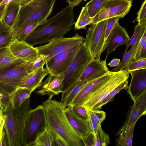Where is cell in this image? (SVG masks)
I'll list each match as a JSON object with an SVG mask.
<instances>
[{"label": "cell", "mask_w": 146, "mask_h": 146, "mask_svg": "<svg viewBox=\"0 0 146 146\" xmlns=\"http://www.w3.org/2000/svg\"><path fill=\"white\" fill-rule=\"evenodd\" d=\"M73 8L69 5L54 16L39 23L25 41L33 46L63 37L71 31L75 23Z\"/></svg>", "instance_id": "cell-1"}, {"label": "cell", "mask_w": 146, "mask_h": 146, "mask_svg": "<svg viewBox=\"0 0 146 146\" xmlns=\"http://www.w3.org/2000/svg\"><path fill=\"white\" fill-rule=\"evenodd\" d=\"M42 105L47 125L56 130L70 146H84L80 137L69 122L64 112L66 107L62 102L49 97Z\"/></svg>", "instance_id": "cell-2"}, {"label": "cell", "mask_w": 146, "mask_h": 146, "mask_svg": "<svg viewBox=\"0 0 146 146\" xmlns=\"http://www.w3.org/2000/svg\"><path fill=\"white\" fill-rule=\"evenodd\" d=\"M32 109L30 97L15 108L9 103L4 112L6 120L4 128L7 136L8 145L24 146L23 134L27 119Z\"/></svg>", "instance_id": "cell-3"}, {"label": "cell", "mask_w": 146, "mask_h": 146, "mask_svg": "<svg viewBox=\"0 0 146 146\" xmlns=\"http://www.w3.org/2000/svg\"><path fill=\"white\" fill-rule=\"evenodd\" d=\"M56 0H33L21 8L12 27L15 37L18 32L29 24L35 21L40 23L46 20Z\"/></svg>", "instance_id": "cell-4"}, {"label": "cell", "mask_w": 146, "mask_h": 146, "mask_svg": "<svg viewBox=\"0 0 146 146\" xmlns=\"http://www.w3.org/2000/svg\"><path fill=\"white\" fill-rule=\"evenodd\" d=\"M33 63L22 62L0 74V90L10 96L34 73Z\"/></svg>", "instance_id": "cell-5"}, {"label": "cell", "mask_w": 146, "mask_h": 146, "mask_svg": "<svg viewBox=\"0 0 146 146\" xmlns=\"http://www.w3.org/2000/svg\"><path fill=\"white\" fill-rule=\"evenodd\" d=\"M129 76V73L125 70L113 72L109 77L98 86L80 106L89 110L105 97L111 91Z\"/></svg>", "instance_id": "cell-6"}, {"label": "cell", "mask_w": 146, "mask_h": 146, "mask_svg": "<svg viewBox=\"0 0 146 146\" xmlns=\"http://www.w3.org/2000/svg\"><path fill=\"white\" fill-rule=\"evenodd\" d=\"M92 58L84 42L64 73L61 93L77 82L86 65Z\"/></svg>", "instance_id": "cell-7"}, {"label": "cell", "mask_w": 146, "mask_h": 146, "mask_svg": "<svg viewBox=\"0 0 146 146\" xmlns=\"http://www.w3.org/2000/svg\"><path fill=\"white\" fill-rule=\"evenodd\" d=\"M45 114L42 105H40L29 112L23 134L24 146H31L36 138L46 129Z\"/></svg>", "instance_id": "cell-8"}, {"label": "cell", "mask_w": 146, "mask_h": 146, "mask_svg": "<svg viewBox=\"0 0 146 146\" xmlns=\"http://www.w3.org/2000/svg\"><path fill=\"white\" fill-rule=\"evenodd\" d=\"M129 0H106L94 17L92 24L115 17L121 18L128 13L132 5Z\"/></svg>", "instance_id": "cell-9"}, {"label": "cell", "mask_w": 146, "mask_h": 146, "mask_svg": "<svg viewBox=\"0 0 146 146\" xmlns=\"http://www.w3.org/2000/svg\"><path fill=\"white\" fill-rule=\"evenodd\" d=\"M106 20L92 24L87 31L84 42L92 58H100L104 44Z\"/></svg>", "instance_id": "cell-10"}, {"label": "cell", "mask_w": 146, "mask_h": 146, "mask_svg": "<svg viewBox=\"0 0 146 146\" xmlns=\"http://www.w3.org/2000/svg\"><path fill=\"white\" fill-rule=\"evenodd\" d=\"M84 40V38L76 33L72 37L56 38L46 44L35 47L38 54L44 56L47 61L58 54L76 44L83 42Z\"/></svg>", "instance_id": "cell-11"}, {"label": "cell", "mask_w": 146, "mask_h": 146, "mask_svg": "<svg viewBox=\"0 0 146 146\" xmlns=\"http://www.w3.org/2000/svg\"><path fill=\"white\" fill-rule=\"evenodd\" d=\"M82 43L76 44L50 58L46 63L49 74L57 75L64 74Z\"/></svg>", "instance_id": "cell-12"}, {"label": "cell", "mask_w": 146, "mask_h": 146, "mask_svg": "<svg viewBox=\"0 0 146 146\" xmlns=\"http://www.w3.org/2000/svg\"><path fill=\"white\" fill-rule=\"evenodd\" d=\"M106 59L101 60L100 58H92L86 65L77 82L72 86L74 87L86 80L95 79L108 72L110 71L107 65Z\"/></svg>", "instance_id": "cell-13"}, {"label": "cell", "mask_w": 146, "mask_h": 146, "mask_svg": "<svg viewBox=\"0 0 146 146\" xmlns=\"http://www.w3.org/2000/svg\"><path fill=\"white\" fill-rule=\"evenodd\" d=\"M130 37L126 29L121 26L119 21L116 22L108 36L104 46L102 50V53L107 48L106 58L119 46L126 45Z\"/></svg>", "instance_id": "cell-14"}, {"label": "cell", "mask_w": 146, "mask_h": 146, "mask_svg": "<svg viewBox=\"0 0 146 146\" xmlns=\"http://www.w3.org/2000/svg\"><path fill=\"white\" fill-rule=\"evenodd\" d=\"M8 47L14 56L25 62H34L38 55L35 47L24 41L15 40Z\"/></svg>", "instance_id": "cell-15"}, {"label": "cell", "mask_w": 146, "mask_h": 146, "mask_svg": "<svg viewBox=\"0 0 146 146\" xmlns=\"http://www.w3.org/2000/svg\"><path fill=\"white\" fill-rule=\"evenodd\" d=\"M146 113V91L133 101V104L128 112L126 120L117 135L135 124L139 119Z\"/></svg>", "instance_id": "cell-16"}, {"label": "cell", "mask_w": 146, "mask_h": 146, "mask_svg": "<svg viewBox=\"0 0 146 146\" xmlns=\"http://www.w3.org/2000/svg\"><path fill=\"white\" fill-rule=\"evenodd\" d=\"M128 72L131 75V80L126 90L134 101L146 91V68Z\"/></svg>", "instance_id": "cell-17"}, {"label": "cell", "mask_w": 146, "mask_h": 146, "mask_svg": "<svg viewBox=\"0 0 146 146\" xmlns=\"http://www.w3.org/2000/svg\"><path fill=\"white\" fill-rule=\"evenodd\" d=\"M64 77V74L57 75L49 74L47 78L38 88V90L36 91V93L41 96L48 95L51 98L58 95L61 92Z\"/></svg>", "instance_id": "cell-18"}, {"label": "cell", "mask_w": 146, "mask_h": 146, "mask_svg": "<svg viewBox=\"0 0 146 146\" xmlns=\"http://www.w3.org/2000/svg\"><path fill=\"white\" fill-rule=\"evenodd\" d=\"M64 112L72 126L81 137L91 133L88 120L76 113L70 106L66 108Z\"/></svg>", "instance_id": "cell-19"}, {"label": "cell", "mask_w": 146, "mask_h": 146, "mask_svg": "<svg viewBox=\"0 0 146 146\" xmlns=\"http://www.w3.org/2000/svg\"><path fill=\"white\" fill-rule=\"evenodd\" d=\"M110 71L105 75L87 84L75 97L71 105L80 106L92 92L112 73Z\"/></svg>", "instance_id": "cell-20"}, {"label": "cell", "mask_w": 146, "mask_h": 146, "mask_svg": "<svg viewBox=\"0 0 146 146\" xmlns=\"http://www.w3.org/2000/svg\"><path fill=\"white\" fill-rule=\"evenodd\" d=\"M49 74L47 67L44 66L34 71L33 74L19 88H25L34 91L41 85L44 78Z\"/></svg>", "instance_id": "cell-21"}, {"label": "cell", "mask_w": 146, "mask_h": 146, "mask_svg": "<svg viewBox=\"0 0 146 146\" xmlns=\"http://www.w3.org/2000/svg\"><path fill=\"white\" fill-rule=\"evenodd\" d=\"M25 62L14 56L8 47L0 48V74Z\"/></svg>", "instance_id": "cell-22"}, {"label": "cell", "mask_w": 146, "mask_h": 146, "mask_svg": "<svg viewBox=\"0 0 146 146\" xmlns=\"http://www.w3.org/2000/svg\"><path fill=\"white\" fill-rule=\"evenodd\" d=\"M15 40L12 27L2 19L0 23V48L8 47Z\"/></svg>", "instance_id": "cell-23"}, {"label": "cell", "mask_w": 146, "mask_h": 146, "mask_svg": "<svg viewBox=\"0 0 146 146\" xmlns=\"http://www.w3.org/2000/svg\"><path fill=\"white\" fill-rule=\"evenodd\" d=\"M33 91L30 90L19 88L10 96V103L14 108L18 107L25 100L30 97Z\"/></svg>", "instance_id": "cell-24"}, {"label": "cell", "mask_w": 146, "mask_h": 146, "mask_svg": "<svg viewBox=\"0 0 146 146\" xmlns=\"http://www.w3.org/2000/svg\"><path fill=\"white\" fill-rule=\"evenodd\" d=\"M20 8L19 6L11 2L7 3L2 20L12 27Z\"/></svg>", "instance_id": "cell-25"}, {"label": "cell", "mask_w": 146, "mask_h": 146, "mask_svg": "<svg viewBox=\"0 0 146 146\" xmlns=\"http://www.w3.org/2000/svg\"><path fill=\"white\" fill-rule=\"evenodd\" d=\"M135 124L133 125L129 129L121 131L116 139L117 145L121 146L132 145L134 129Z\"/></svg>", "instance_id": "cell-26"}, {"label": "cell", "mask_w": 146, "mask_h": 146, "mask_svg": "<svg viewBox=\"0 0 146 146\" xmlns=\"http://www.w3.org/2000/svg\"><path fill=\"white\" fill-rule=\"evenodd\" d=\"M128 81L126 80L120 84L111 91L105 97L96 104L91 109L99 110L102 106L112 100L115 96L123 89H126L128 86Z\"/></svg>", "instance_id": "cell-27"}, {"label": "cell", "mask_w": 146, "mask_h": 146, "mask_svg": "<svg viewBox=\"0 0 146 146\" xmlns=\"http://www.w3.org/2000/svg\"><path fill=\"white\" fill-rule=\"evenodd\" d=\"M94 18L90 17L86 6L83 7L77 21L74 24L75 29H82L88 25L92 24Z\"/></svg>", "instance_id": "cell-28"}, {"label": "cell", "mask_w": 146, "mask_h": 146, "mask_svg": "<svg viewBox=\"0 0 146 146\" xmlns=\"http://www.w3.org/2000/svg\"><path fill=\"white\" fill-rule=\"evenodd\" d=\"M145 31L146 23L141 24L137 23L135 27L133 35L126 43L125 52L127 51L128 48L130 46L139 42Z\"/></svg>", "instance_id": "cell-29"}, {"label": "cell", "mask_w": 146, "mask_h": 146, "mask_svg": "<svg viewBox=\"0 0 146 146\" xmlns=\"http://www.w3.org/2000/svg\"><path fill=\"white\" fill-rule=\"evenodd\" d=\"M56 146L53 137L47 130L46 129L36 139L31 146Z\"/></svg>", "instance_id": "cell-30"}, {"label": "cell", "mask_w": 146, "mask_h": 146, "mask_svg": "<svg viewBox=\"0 0 146 146\" xmlns=\"http://www.w3.org/2000/svg\"><path fill=\"white\" fill-rule=\"evenodd\" d=\"M138 43L131 46L129 51L125 52L122 61L117 66L112 69L111 71L116 72L123 70L130 62L133 60V55Z\"/></svg>", "instance_id": "cell-31"}, {"label": "cell", "mask_w": 146, "mask_h": 146, "mask_svg": "<svg viewBox=\"0 0 146 146\" xmlns=\"http://www.w3.org/2000/svg\"><path fill=\"white\" fill-rule=\"evenodd\" d=\"M92 80H86L76 85L71 90L62 102L66 107L70 106L73 100L80 91L87 84Z\"/></svg>", "instance_id": "cell-32"}, {"label": "cell", "mask_w": 146, "mask_h": 146, "mask_svg": "<svg viewBox=\"0 0 146 146\" xmlns=\"http://www.w3.org/2000/svg\"><path fill=\"white\" fill-rule=\"evenodd\" d=\"M94 146H106L110 143L108 135L103 130L101 126H99L96 137H94Z\"/></svg>", "instance_id": "cell-33"}, {"label": "cell", "mask_w": 146, "mask_h": 146, "mask_svg": "<svg viewBox=\"0 0 146 146\" xmlns=\"http://www.w3.org/2000/svg\"><path fill=\"white\" fill-rule=\"evenodd\" d=\"M39 24L37 21L34 22L22 29L15 35L16 40L25 41L30 34Z\"/></svg>", "instance_id": "cell-34"}, {"label": "cell", "mask_w": 146, "mask_h": 146, "mask_svg": "<svg viewBox=\"0 0 146 146\" xmlns=\"http://www.w3.org/2000/svg\"><path fill=\"white\" fill-rule=\"evenodd\" d=\"M106 0H91L85 5L91 17H94L98 13L103 3Z\"/></svg>", "instance_id": "cell-35"}, {"label": "cell", "mask_w": 146, "mask_h": 146, "mask_svg": "<svg viewBox=\"0 0 146 146\" xmlns=\"http://www.w3.org/2000/svg\"><path fill=\"white\" fill-rule=\"evenodd\" d=\"M146 68V58H141L136 61L130 62L124 68L128 72Z\"/></svg>", "instance_id": "cell-36"}, {"label": "cell", "mask_w": 146, "mask_h": 146, "mask_svg": "<svg viewBox=\"0 0 146 146\" xmlns=\"http://www.w3.org/2000/svg\"><path fill=\"white\" fill-rule=\"evenodd\" d=\"M46 129L53 137L56 146H70L68 142L54 129L48 125Z\"/></svg>", "instance_id": "cell-37"}, {"label": "cell", "mask_w": 146, "mask_h": 146, "mask_svg": "<svg viewBox=\"0 0 146 146\" xmlns=\"http://www.w3.org/2000/svg\"><path fill=\"white\" fill-rule=\"evenodd\" d=\"M88 110L93 120L98 126H101L102 122L106 118V114L105 112L99 110L88 109Z\"/></svg>", "instance_id": "cell-38"}, {"label": "cell", "mask_w": 146, "mask_h": 146, "mask_svg": "<svg viewBox=\"0 0 146 146\" xmlns=\"http://www.w3.org/2000/svg\"><path fill=\"white\" fill-rule=\"evenodd\" d=\"M121 18L120 17H116L106 20L105 30V40L102 50L104 46L107 38L111 32L115 23L117 21H119Z\"/></svg>", "instance_id": "cell-39"}, {"label": "cell", "mask_w": 146, "mask_h": 146, "mask_svg": "<svg viewBox=\"0 0 146 146\" xmlns=\"http://www.w3.org/2000/svg\"><path fill=\"white\" fill-rule=\"evenodd\" d=\"M146 0H145L137 13V17L136 20L139 24L146 23Z\"/></svg>", "instance_id": "cell-40"}, {"label": "cell", "mask_w": 146, "mask_h": 146, "mask_svg": "<svg viewBox=\"0 0 146 146\" xmlns=\"http://www.w3.org/2000/svg\"><path fill=\"white\" fill-rule=\"evenodd\" d=\"M146 42V31H145L137 46L134 52L133 60L136 61L141 59V54L143 46Z\"/></svg>", "instance_id": "cell-41"}, {"label": "cell", "mask_w": 146, "mask_h": 146, "mask_svg": "<svg viewBox=\"0 0 146 146\" xmlns=\"http://www.w3.org/2000/svg\"><path fill=\"white\" fill-rule=\"evenodd\" d=\"M85 108L88 117L87 119L90 129L94 137H95L96 136L98 129L99 126L98 125L92 118L88 109L86 108Z\"/></svg>", "instance_id": "cell-42"}, {"label": "cell", "mask_w": 146, "mask_h": 146, "mask_svg": "<svg viewBox=\"0 0 146 146\" xmlns=\"http://www.w3.org/2000/svg\"><path fill=\"white\" fill-rule=\"evenodd\" d=\"M10 96L0 90V108L4 112L10 103Z\"/></svg>", "instance_id": "cell-43"}, {"label": "cell", "mask_w": 146, "mask_h": 146, "mask_svg": "<svg viewBox=\"0 0 146 146\" xmlns=\"http://www.w3.org/2000/svg\"><path fill=\"white\" fill-rule=\"evenodd\" d=\"M46 62V60L44 56L38 54L33 65L32 69L33 71H34L41 66H44Z\"/></svg>", "instance_id": "cell-44"}, {"label": "cell", "mask_w": 146, "mask_h": 146, "mask_svg": "<svg viewBox=\"0 0 146 146\" xmlns=\"http://www.w3.org/2000/svg\"><path fill=\"white\" fill-rule=\"evenodd\" d=\"M73 110L77 114L88 120L87 115L85 108L82 106L70 105Z\"/></svg>", "instance_id": "cell-45"}, {"label": "cell", "mask_w": 146, "mask_h": 146, "mask_svg": "<svg viewBox=\"0 0 146 146\" xmlns=\"http://www.w3.org/2000/svg\"><path fill=\"white\" fill-rule=\"evenodd\" d=\"M94 136L91 133L83 136L81 137L85 146H94Z\"/></svg>", "instance_id": "cell-46"}, {"label": "cell", "mask_w": 146, "mask_h": 146, "mask_svg": "<svg viewBox=\"0 0 146 146\" xmlns=\"http://www.w3.org/2000/svg\"><path fill=\"white\" fill-rule=\"evenodd\" d=\"M33 0H13L12 3L21 8L29 3Z\"/></svg>", "instance_id": "cell-47"}, {"label": "cell", "mask_w": 146, "mask_h": 146, "mask_svg": "<svg viewBox=\"0 0 146 146\" xmlns=\"http://www.w3.org/2000/svg\"><path fill=\"white\" fill-rule=\"evenodd\" d=\"M6 118V115L4 113L0 108V127H4Z\"/></svg>", "instance_id": "cell-48"}, {"label": "cell", "mask_w": 146, "mask_h": 146, "mask_svg": "<svg viewBox=\"0 0 146 146\" xmlns=\"http://www.w3.org/2000/svg\"><path fill=\"white\" fill-rule=\"evenodd\" d=\"M7 144L8 145L6 134L3 130L0 146H7Z\"/></svg>", "instance_id": "cell-49"}, {"label": "cell", "mask_w": 146, "mask_h": 146, "mask_svg": "<svg viewBox=\"0 0 146 146\" xmlns=\"http://www.w3.org/2000/svg\"><path fill=\"white\" fill-rule=\"evenodd\" d=\"M83 0H66L67 2L72 7L78 5Z\"/></svg>", "instance_id": "cell-50"}, {"label": "cell", "mask_w": 146, "mask_h": 146, "mask_svg": "<svg viewBox=\"0 0 146 146\" xmlns=\"http://www.w3.org/2000/svg\"><path fill=\"white\" fill-rule=\"evenodd\" d=\"M120 62V60L119 59L114 58L108 64V65L110 67H116L118 66Z\"/></svg>", "instance_id": "cell-51"}, {"label": "cell", "mask_w": 146, "mask_h": 146, "mask_svg": "<svg viewBox=\"0 0 146 146\" xmlns=\"http://www.w3.org/2000/svg\"><path fill=\"white\" fill-rule=\"evenodd\" d=\"M146 58V42L143 46L141 54V58Z\"/></svg>", "instance_id": "cell-52"}, {"label": "cell", "mask_w": 146, "mask_h": 146, "mask_svg": "<svg viewBox=\"0 0 146 146\" xmlns=\"http://www.w3.org/2000/svg\"><path fill=\"white\" fill-rule=\"evenodd\" d=\"M7 4L0 6V19H2Z\"/></svg>", "instance_id": "cell-53"}, {"label": "cell", "mask_w": 146, "mask_h": 146, "mask_svg": "<svg viewBox=\"0 0 146 146\" xmlns=\"http://www.w3.org/2000/svg\"><path fill=\"white\" fill-rule=\"evenodd\" d=\"M13 0H1L2 2L0 4V6L7 3L13 1Z\"/></svg>", "instance_id": "cell-54"}, {"label": "cell", "mask_w": 146, "mask_h": 146, "mask_svg": "<svg viewBox=\"0 0 146 146\" xmlns=\"http://www.w3.org/2000/svg\"><path fill=\"white\" fill-rule=\"evenodd\" d=\"M4 127H0V144L1 141Z\"/></svg>", "instance_id": "cell-55"}, {"label": "cell", "mask_w": 146, "mask_h": 146, "mask_svg": "<svg viewBox=\"0 0 146 146\" xmlns=\"http://www.w3.org/2000/svg\"><path fill=\"white\" fill-rule=\"evenodd\" d=\"M2 20V19H0V23L1 22Z\"/></svg>", "instance_id": "cell-56"}, {"label": "cell", "mask_w": 146, "mask_h": 146, "mask_svg": "<svg viewBox=\"0 0 146 146\" xmlns=\"http://www.w3.org/2000/svg\"><path fill=\"white\" fill-rule=\"evenodd\" d=\"M2 2V1L1 0H0V4L1 3V2Z\"/></svg>", "instance_id": "cell-57"}, {"label": "cell", "mask_w": 146, "mask_h": 146, "mask_svg": "<svg viewBox=\"0 0 146 146\" xmlns=\"http://www.w3.org/2000/svg\"><path fill=\"white\" fill-rule=\"evenodd\" d=\"M130 0V1H133V0Z\"/></svg>", "instance_id": "cell-58"}]
</instances>
